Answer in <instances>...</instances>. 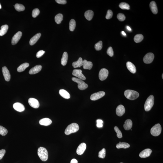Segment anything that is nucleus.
<instances>
[{
    "label": "nucleus",
    "instance_id": "obj_11",
    "mask_svg": "<svg viewBox=\"0 0 163 163\" xmlns=\"http://www.w3.org/2000/svg\"><path fill=\"white\" fill-rule=\"evenodd\" d=\"M2 71L5 80L9 81L10 80L11 75L7 68L6 66H4L2 68Z\"/></svg>",
    "mask_w": 163,
    "mask_h": 163
},
{
    "label": "nucleus",
    "instance_id": "obj_39",
    "mask_svg": "<svg viewBox=\"0 0 163 163\" xmlns=\"http://www.w3.org/2000/svg\"><path fill=\"white\" fill-rule=\"evenodd\" d=\"M106 155V150L105 148H103L101 151L99 152L98 157L99 158L104 159Z\"/></svg>",
    "mask_w": 163,
    "mask_h": 163
},
{
    "label": "nucleus",
    "instance_id": "obj_28",
    "mask_svg": "<svg viewBox=\"0 0 163 163\" xmlns=\"http://www.w3.org/2000/svg\"><path fill=\"white\" fill-rule=\"evenodd\" d=\"M68 59V54L67 52H64L61 59V64L63 66H65L67 64Z\"/></svg>",
    "mask_w": 163,
    "mask_h": 163
},
{
    "label": "nucleus",
    "instance_id": "obj_2",
    "mask_svg": "<svg viewBox=\"0 0 163 163\" xmlns=\"http://www.w3.org/2000/svg\"><path fill=\"white\" fill-rule=\"evenodd\" d=\"M79 129L78 125L76 123H73L69 124L66 127L65 131V133L66 135H69L72 133L77 132Z\"/></svg>",
    "mask_w": 163,
    "mask_h": 163
},
{
    "label": "nucleus",
    "instance_id": "obj_20",
    "mask_svg": "<svg viewBox=\"0 0 163 163\" xmlns=\"http://www.w3.org/2000/svg\"><path fill=\"white\" fill-rule=\"evenodd\" d=\"M52 123V120L48 118H44L40 120L39 123L41 125L47 126L50 125Z\"/></svg>",
    "mask_w": 163,
    "mask_h": 163
},
{
    "label": "nucleus",
    "instance_id": "obj_14",
    "mask_svg": "<svg viewBox=\"0 0 163 163\" xmlns=\"http://www.w3.org/2000/svg\"><path fill=\"white\" fill-rule=\"evenodd\" d=\"M86 145L85 143H83L81 144L76 150V153L79 155H81L83 154L86 150Z\"/></svg>",
    "mask_w": 163,
    "mask_h": 163
},
{
    "label": "nucleus",
    "instance_id": "obj_3",
    "mask_svg": "<svg viewBox=\"0 0 163 163\" xmlns=\"http://www.w3.org/2000/svg\"><path fill=\"white\" fill-rule=\"evenodd\" d=\"M124 95L127 99L130 100H134L139 97V94L138 92L131 90H127L124 92Z\"/></svg>",
    "mask_w": 163,
    "mask_h": 163
},
{
    "label": "nucleus",
    "instance_id": "obj_21",
    "mask_svg": "<svg viewBox=\"0 0 163 163\" xmlns=\"http://www.w3.org/2000/svg\"><path fill=\"white\" fill-rule=\"evenodd\" d=\"M150 7L153 13L154 14H156L158 13V8L156 2L154 1H152L150 3Z\"/></svg>",
    "mask_w": 163,
    "mask_h": 163
},
{
    "label": "nucleus",
    "instance_id": "obj_37",
    "mask_svg": "<svg viewBox=\"0 0 163 163\" xmlns=\"http://www.w3.org/2000/svg\"><path fill=\"white\" fill-rule=\"evenodd\" d=\"M8 132L7 129L2 126H0V134L3 136H5L7 134Z\"/></svg>",
    "mask_w": 163,
    "mask_h": 163
},
{
    "label": "nucleus",
    "instance_id": "obj_12",
    "mask_svg": "<svg viewBox=\"0 0 163 163\" xmlns=\"http://www.w3.org/2000/svg\"><path fill=\"white\" fill-rule=\"evenodd\" d=\"M28 102L30 105L34 108L37 109L39 107V102L36 99L33 98H30L28 100Z\"/></svg>",
    "mask_w": 163,
    "mask_h": 163
},
{
    "label": "nucleus",
    "instance_id": "obj_43",
    "mask_svg": "<svg viewBox=\"0 0 163 163\" xmlns=\"http://www.w3.org/2000/svg\"><path fill=\"white\" fill-rule=\"evenodd\" d=\"M113 15V13L112 11L110 10H109L107 12V14L106 16V18L107 19H110L112 17Z\"/></svg>",
    "mask_w": 163,
    "mask_h": 163
},
{
    "label": "nucleus",
    "instance_id": "obj_46",
    "mask_svg": "<svg viewBox=\"0 0 163 163\" xmlns=\"http://www.w3.org/2000/svg\"><path fill=\"white\" fill-rule=\"evenodd\" d=\"M5 152H6V151L5 150L2 149L0 150V160L2 159L3 157L5 155Z\"/></svg>",
    "mask_w": 163,
    "mask_h": 163
},
{
    "label": "nucleus",
    "instance_id": "obj_16",
    "mask_svg": "<svg viewBox=\"0 0 163 163\" xmlns=\"http://www.w3.org/2000/svg\"><path fill=\"white\" fill-rule=\"evenodd\" d=\"M125 109L124 106L122 105H120L117 106L116 109V113L117 116H122L125 112Z\"/></svg>",
    "mask_w": 163,
    "mask_h": 163
},
{
    "label": "nucleus",
    "instance_id": "obj_34",
    "mask_svg": "<svg viewBox=\"0 0 163 163\" xmlns=\"http://www.w3.org/2000/svg\"><path fill=\"white\" fill-rule=\"evenodd\" d=\"M14 6L15 10L18 12L24 11L25 9V6L22 4L17 3Z\"/></svg>",
    "mask_w": 163,
    "mask_h": 163
},
{
    "label": "nucleus",
    "instance_id": "obj_36",
    "mask_svg": "<svg viewBox=\"0 0 163 163\" xmlns=\"http://www.w3.org/2000/svg\"><path fill=\"white\" fill-rule=\"evenodd\" d=\"M119 7L123 9L129 10L130 8V5L128 4L125 2H121L119 5Z\"/></svg>",
    "mask_w": 163,
    "mask_h": 163
},
{
    "label": "nucleus",
    "instance_id": "obj_27",
    "mask_svg": "<svg viewBox=\"0 0 163 163\" xmlns=\"http://www.w3.org/2000/svg\"><path fill=\"white\" fill-rule=\"evenodd\" d=\"M83 61L81 57H80L78 59L77 61L73 62L72 63V65L74 68L80 67L83 66Z\"/></svg>",
    "mask_w": 163,
    "mask_h": 163
},
{
    "label": "nucleus",
    "instance_id": "obj_44",
    "mask_svg": "<svg viewBox=\"0 0 163 163\" xmlns=\"http://www.w3.org/2000/svg\"><path fill=\"white\" fill-rule=\"evenodd\" d=\"M107 54H108L109 56H112L114 55V52H113V50L112 48L110 47H109L108 49L107 50Z\"/></svg>",
    "mask_w": 163,
    "mask_h": 163
},
{
    "label": "nucleus",
    "instance_id": "obj_5",
    "mask_svg": "<svg viewBox=\"0 0 163 163\" xmlns=\"http://www.w3.org/2000/svg\"><path fill=\"white\" fill-rule=\"evenodd\" d=\"M72 80L73 81L78 84V87L79 90H86L88 87V85L85 83L83 80L77 78L73 77Z\"/></svg>",
    "mask_w": 163,
    "mask_h": 163
},
{
    "label": "nucleus",
    "instance_id": "obj_1",
    "mask_svg": "<svg viewBox=\"0 0 163 163\" xmlns=\"http://www.w3.org/2000/svg\"><path fill=\"white\" fill-rule=\"evenodd\" d=\"M38 154L40 158L42 161H45L48 160L49 156L48 151L44 147H39L38 149Z\"/></svg>",
    "mask_w": 163,
    "mask_h": 163
},
{
    "label": "nucleus",
    "instance_id": "obj_51",
    "mask_svg": "<svg viewBox=\"0 0 163 163\" xmlns=\"http://www.w3.org/2000/svg\"><path fill=\"white\" fill-rule=\"evenodd\" d=\"M127 29H128V30L129 31H131V28H130L128 26H127Z\"/></svg>",
    "mask_w": 163,
    "mask_h": 163
},
{
    "label": "nucleus",
    "instance_id": "obj_55",
    "mask_svg": "<svg viewBox=\"0 0 163 163\" xmlns=\"http://www.w3.org/2000/svg\"></svg>",
    "mask_w": 163,
    "mask_h": 163
},
{
    "label": "nucleus",
    "instance_id": "obj_42",
    "mask_svg": "<svg viewBox=\"0 0 163 163\" xmlns=\"http://www.w3.org/2000/svg\"><path fill=\"white\" fill-rule=\"evenodd\" d=\"M117 17L119 21H124L125 19V16L122 13H119L117 15Z\"/></svg>",
    "mask_w": 163,
    "mask_h": 163
},
{
    "label": "nucleus",
    "instance_id": "obj_24",
    "mask_svg": "<svg viewBox=\"0 0 163 163\" xmlns=\"http://www.w3.org/2000/svg\"><path fill=\"white\" fill-rule=\"evenodd\" d=\"M133 125L132 122L130 119H127L125 122L124 124V129L126 130H129L131 129Z\"/></svg>",
    "mask_w": 163,
    "mask_h": 163
},
{
    "label": "nucleus",
    "instance_id": "obj_8",
    "mask_svg": "<svg viewBox=\"0 0 163 163\" xmlns=\"http://www.w3.org/2000/svg\"><path fill=\"white\" fill-rule=\"evenodd\" d=\"M154 57V54L152 53H149L147 54L144 56L143 58V61L144 63H150L153 62Z\"/></svg>",
    "mask_w": 163,
    "mask_h": 163
},
{
    "label": "nucleus",
    "instance_id": "obj_26",
    "mask_svg": "<svg viewBox=\"0 0 163 163\" xmlns=\"http://www.w3.org/2000/svg\"><path fill=\"white\" fill-rule=\"evenodd\" d=\"M59 94L62 97L65 99H69L70 98V95L68 92L63 89H61L59 91Z\"/></svg>",
    "mask_w": 163,
    "mask_h": 163
},
{
    "label": "nucleus",
    "instance_id": "obj_35",
    "mask_svg": "<svg viewBox=\"0 0 163 163\" xmlns=\"http://www.w3.org/2000/svg\"><path fill=\"white\" fill-rule=\"evenodd\" d=\"M144 39V36L141 34H137L135 36L134 38V42L136 43H139Z\"/></svg>",
    "mask_w": 163,
    "mask_h": 163
},
{
    "label": "nucleus",
    "instance_id": "obj_29",
    "mask_svg": "<svg viewBox=\"0 0 163 163\" xmlns=\"http://www.w3.org/2000/svg\"><path fill=\"white\" fill-rule=\"evenodd\" d=\"M29 64L28 63H24L21 65L19 67L17 68V70L18 72H21L24 71L26 68L29 66Z\"/></svg>",
    "mask_w": 163,
    "mask_h": 163
},
{
    "label": "nucleus",
    "instance_id": "obj_7",
    "mask_svg": "<svg viewBox=\"0 0 163 163\" xmlns=\"http://www.w3.org/2000/svg\"><path fill=\"white\" fill-rule=\"evenodd\" d=\"M109 75L108 70L105 68L101 69L99 73V78L101 81L105 80L107 78Z\"/></svg>",
    "mask_w": 163,
    "mask_h": 163
},
{
    "label": "nucleus",
    "instance_id": "obj_50",
    "mask_svg": "<svg viewBox=\"0 0 163 163\" xmlns=\"http://www.w3.org/2000/svg\"><path fill=\"white\" fill-rule=\"evenodd\" d=\"M96 121H97V123H102V124H103V120H97Z\"/></svg>",
    "mask_w": 163,
    "mask_h": 163
},
{
    "label": "nucleus",
    "instance_id": "obj_22",
    "mask_svg": "<svg viewBox=\"0 0 163 163\" xmlns=\"http://www.w3.org/2000/svg\"><path fill=\"white\" fill-rule=\"evenodd\" d=\"M41 34L40 33H38L36 34L30 39L29 42L30 44L31 45H33L35 44L37 42L38 40L39 39L41 36Z\"/></svg>",
    "mask_w": 163,
    "mask_h": 163
},
{
    "label": "nucleus",
    "instance_id": "obj_18",
    "mask_svg": "<svg viewBox=\"0 0 163 163\" xmlns=\"http://www.w3.org/2000/svg\"><path fill=\"white\" fill-rule=\"evenodd\" d=\"M13 107L14 109L16 111L18 112H22L25 109L24 106L20 103H17L13 104Z\"/></svg>",
    "mask_w": 163,
    "mask_h": 163
},
{
    "label": "nucleus",
    "instance_id": "obj_25",
    "mask_svg": "<svg viewBox=\"0 0 163 163\" xmlns=\"http://www.w3.org/2000/svg\"><path fill=\"white\" fill-rule=\"evenodd\" d=\"M85 17L89 21L91 20L94 15V12L91 10H87L85 12Z\"/></svg>",
    "mask_w": 163,
    "mask_h": 163
},
{
    "label": "nucleus",
    "instance_id": "obj_45",
    "mask_svg": "<svg viewBox=\"0 0 163 163\" xmlns=\"http://www.w3.org/2000/svg\"><path fill=\"white\" fill-rule=\"evenodd\" d=\"M45 53V52L43 50H41L37 52L36 54V57L37 58H39L40 57Z\"/></svg>",
    "mask_w": 163,
    "mask_h": 163
},
{
    "label": "nucleus",
    "instance_id": "obj_9",
    "mask_svg": "<svg viewBox=\"0 0 163 163\" xmlns=\"http://www.w3.org/2000/svg\"><path fill=\"white\" fill-rule=\"evenodd\" d=\"M105 95V93L103 91H100L92 94L90 96L91 100L96 101L101 98Z\"/></svg>",
    "mask_w": 163,
    "mask_h": 163
},
{
    "label": "nucleus",
    "instance_id": "obj_41",
    "mask_svg": "<svg viewBox=\"0 0 163 163\" xmlns=\"http://www.w3.org/2000/svg\"><path fill=\"white\" fill-rule=\"evenodd\" d=\"M40 13V11L39 9L37 8H35L32 11V16L33 18H36L39 14Z\"/></svg>",
    "mask_w": 163,
    "mask_h": 163
},
{
    "label": "nucleus",
    "instance_id": "obj_49",
    "mask_svg": "<svg viewBox=\"0 0 163 163\" xmlns=\"http://www.w3.org/2000/svg\"><path fill=\"white\" fill-rule=\"evenodd\" d=\"M97 126L98 127H102L103 126V124H102V123H97Z\"/></svg>",
    "mask_w": 163,
    "mask_h": 163
},
{
    "label": "nucleus",
    "instance_id": "obj_32",
    "mask_svg": "<svg viewBox=\"0 0 163 163\" xmlns=\"http://www.w3.org/2000/svg\"><path fill=\"white\" fill-rule=\"evenodd\" d=\"M63 16L61 14L59 13L56 15L55 17V20L56 23L59 24L61 23L63 20Z\"/></svg>",
    "mask_w": 163,
    "mask_h": 163
},
{
    "label": "nucleus",
    "instance_id": "obj_48",
    "mask_svg": "<svg viewBox=\"0 0 163 163\" xmlns=\"http://www.w3.org/2000/svg\"><path fill=\"white\" fill-rule=\"evenodd\" d=\"M70 163H78V161L76 159H73L71 160Z\"/></svg>",
    "mask_w": 163,
    "mask_h": 163
},
{
    "label": "nucleus",
    "instance_id": "obj_10",
    "mask_svg": "<svg viewBox=\"0 0 163 163\" xmlns=\"http://www.w3.org/2000/svg\"><path fill=\"white\" fill-rule=\"evenodd\" d=\"M72 74L82 80H86V78L82 73V71L81 69H75L73 71Z\"/></svg>",
    "mask_w": 163,
    "mask_h": 163
},
{
    "label": "nucleus",
    "instance_id": "obj_33",
    "mask_svg": "<svg viewBox=\"0 0 163 163\" xmlns=\"http://www.w3.org/2000/svg\"><path fill=\"white\" fill-rule=\"evenodd\" d=\"M76 26V22L74 19L71 20L69 22V29L71 31L74 30Z\"/></svg>",
    "mask_w": 163,
    "mask_h": 163
},
{
    "label": "nucleus",
    "instance_id": "obj_23",
    "mask_svg": "<svg viewBox=\"0 0 163 163\" xmlns=\"http://www.w3.org/2000/svg\"><path fill=\"white\" fill-rule=\"evenodd\" d=\"M83 66L84 69L90 70L93 67V64L91 62L85 59L83 61Z\"/></svg>",
    "mask_w": 163,
    "mask_h": 163
},
{
    "label": "nucleus",
    "instance_id": "obj_15",
    "mask_svg": "<svg viewBox=\"0 0 163 163\" xmlns=\"http://www.w3.org/2000/svg\"><path fill=\"white\" fill-rule=\"evenodd\" d=\"M152 152V150L151 149H146L140 153L139 156L141 158H147L150 156Z\"/></svg>",
    "mask_w": 163,
    "mask_h": 163
},
{
    "label": "nucleus",
    "instance_id": "obj_53",
    "mask_svg": "<svg viewBox=\"0 0 163 163\" xmlns=\"http://www.w3.org/2000/svg\"><path fill=\"white\" fill-rule=\"evenodd\" d=\"M2 8V7H1V5L0 4V9H1V8Z\"/></svg>",
    "mask_w": 163,
    "mask_h": 163
},
{
    "label": "nucleus",
    "instance_id": "obj_17",
    "mask_svg": "<svg viewBox=\"0 0 163 163\" xmlns=\"http://www.w3.org/2000/svg\"><path fill=\"white\" fill-rule=\"evenodd\" d=\"M42 66L41 65H38L33 67L30 69L29 73L30 74H34L41 71L42 69Z\"/></svg>",
    "mask_w": 163,
    "mask_h": 163
},
{
    "label": "nucleus",
    "instance_id": "obj_6",
    "mask_svg": "<svg viewBox=\"0 0 163 163\" xmlns=\"http://www.w3.org/2000/svg\"><path fill=\"white\" fill-rule=\"evenodd\" d=\"M162 131V127L161 124H157L154 125L151 130V133L154 136L156 137L161 134Z\"/></svg>",
    "mask_w": 163,
    "mask_h": 163
},
{
    "label": "nucleus",
    "instance_id": "obj_19",
    "mask_svg": "<svg viewBox=\"0 0 163 163\" xmlns=\"http://www.w3.org/2000/svg\"><path fill=\"white\" fill-rule=\"evenodd\" d=\"M126 66L127 69L132 73H135L136 71V69L135 66L131 62H127L126 63Z\"/></svg>",
    "mask_w": 163,
    "mask_h": 163
},
{
    "label": "nucleus",
    "instance_id": "obj_4",
    "mask_svg": "<svg viewBox=\"0 0 163 163\" xmlns=\"http://www.w3.org/2000/svg\"><path fill=\"white\" fill-rule=\"evenodd\" d=\"M154 96L151 95L147 98L144 104V109L146 111H150L154 106Z\"/></svg>",
    "mask_w": 163,
    "mask_h": 163
},
{
    "label": "nucleus",
    "instance_id": "obj_13",
    "mask_svg": "<svg viewBox=\"0 0 163 163\" xmlns=\"http://www.w3.org/2000/svg\"><path fill=\"white\" fill-rule=\"evenodd\" d=\"M22 35V32L19 31L14 35L12 39V45H14L16 44L20 39Z\"/></svg>",
    "mask_w": 163,
    "mask_h": 163
},
{
    "label": "nucleus",
    "instance_id": "obj_31",
    "mask_svg": "<svg viewBox=\"0 0 163 163\" xmlns=\"http://www.w3.org/2000/svg\"><path fill=\"white\" fill-rule=\"evenodd\" d=\"M130 145L128 143L125 142L119 143L116 145V147L117 149L123 148L126 149L129 148Z\"/></svg>",
    "mask_w": 163,
    "mask_h": 163
},
{
    "label": "nucleus",
    "instance_id": "obj_54",
    "mask_svg": "<svg viewBox=\"0 0 163 163\" xmlns=\"http://www.w3.org/2000/svg\"><path fill=\"white\" fill-rule=\"evenodd\" d=\"M162 78L163 79V74H162Z\"/></svg>",
    "mask_w": 163,
    "mask_h": 163
},
{
    "label": "nucleus",
    "instance_id": "obj_52",
    "mask_svg": "<svg viewBox=\"0 0 163 163\" xmlns=\"http://www.w3.org/2000/svg\"><path fill=\"white\" fill-rule=\"evenodd\" d=\"M121 33L123 35H124V36H126V34L124 32V31H122V32H121Z\"/></svg>",
    "mask_w": 163,
    "mask_h": 163
},
{
    "label": "nucleus",
    "instance_id": "obj_40",
    "mask_svg": "<svg viewBox=\"0 0 163 163\" xmlns=\"http://www.w3.org/2000/svg\"><path fill=\"white\" fill-rule=\"evenodd\" d=\"M114 130L117 133V137L119 138H121L122 137V135L121 131L119 129L118 127L117 126H115L114 128Z\"/></svg>",
    "mask_w": 163,
    "mask_h": 163
},
{
    "label": "nucleus",
    "instance_id": "obj_47",
    "mask_svg": "<svg viewBox=\"0 0 163 163\" xmlns=\"http://www.w3.org/2000/svg\"><path fill=\"white\" fill-rule=\"evenodd\" d=\"M56 2L58 3L61 4H65L66 3V0H56Z\"/></svg>",
    "mask_w": 163,
    "mask_h": 163
},
{
    "label": "nucleus",
    "instance_id": "obj_30",
    "mask_svg": "<svg viewBox=\"0 0 163 163\" xmlns=\"http://www.w3.org/2000/svg\"><path fill=\"white\" fill-rule=\"evenodd\" d=\"M8 27L7 25H3L1 27V30H0V36H2L5 35L7 32Z\"/></svg>",
    "mask_w": 163,
    "mask_h": 163
},
{
    "label": "nucleus",
    "instance_id": "obj_38",
    "mask_svg": "<svg viewBox=\"0 0 163 163\" xmlns=\"http://www.w3.org/2000/svg\"><path fill=\"white\" fill-rule=\"evenodd\" d=\"M103 47V42L100 41L95 45V49L96 51H99L101 50Z\"/></svg>",
    "mask_w": 163,
    "mask_h": 163
}]
</instances>
